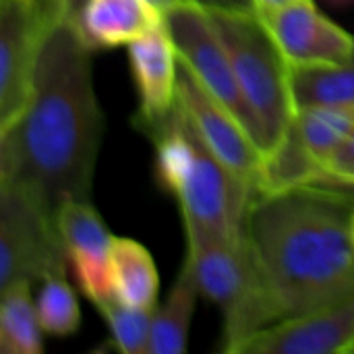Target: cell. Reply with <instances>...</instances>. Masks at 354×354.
I'll use <instances>...</instances> for the list:
<instances>
[{
    "label": "cell",
    "instance_id": "cell-26",
    "mask_svg": "<svg viewBox=\"0 0 354 354\" xmlns=\"http://www.w3.org/2000/svg\"><path fill=\"white\" fill-rule=\"evenodd\" d=\"M153 8H158L162 15L174 10V8H180V6H187V4H199L197 0H147Z\"/></svg>",
    "mask_w": 354,
    "mask_h": 354
},
{
    "label": "cell",
    "instance_id": "cell-7",
    "mask_svg": "<svg viewBox=\"0 0 354 354\" xmlns=\"http://www.w3.org/2000/svg\"><path fill=\"white\" fill-rule=\"evenodd\" d=\"M62 21V0H0V133L27 108L46 39Z\"/></svg>",
    "mask_w": 354,
    "mask_h": 354
},
{
    "label": "cell",
    "instance_id": "cell-15",
    "mask_svg": "<svg viewBox=\"0 0 354 354\" xmlns=\"http://www.w3.org/2000/svg\"><path fill=\"white\" fill-rule=\"evenodd\" d=\"M112 292L135 309H156L160 276L151 253L137 241L114 236L112 243Z\"/></svg>",
    "mask_w": 354,
    "mask_h": 354
},
{
    "label": "cell",
    "instance_id": "cell-8",
    "mask_svg": "<svg viewBox=\"0 0 354 354\" xmlns=\"http://www.w3.org/2000/svg\"><path fill=\"white\" fill-rule=\"evenodd\" d=\"M164 23L176 48L178 62L205 87L207 93H212L241 120L261 149L259 124L243 97L228 50L207 10L201 4H187L166 12Z\"/></svg>",
    "mask_w": 354,
    "mask_h": 354
},
{
    "label": "cell",
    "instance_id": "cell-18",
    "mask_svg": "<svg viewBox=\"0 0 354 354\" xmlns=\"http://www.w3.org/2000/svg\"><path fill=\"white\" fill-rule=\"evenodd\" d=\"M322 170L324 166L305 147L292 120V127L288 129L284 141L274 151L263 156L257 178V193L272 195L309 187Z\"/></svg>",
    "mask_w": 354,
    "mask_h": 354
},
{
    "label": "cell",
    "instance_id": "cell-2",
    "mask_svg": "<svg viewBox=\"0 0 354 354\" xmlns=\"http://www.w3.org/2000/svg\"><path fill=\"white\" fill-rule=\"evenodd\" d=\"M354 201L303 187L255 195L245 220L272 324L354 295Z\"/></svg>",
    "mask_w": 354,
    "mask_h": 354
},
{
    "label": "cell",
    "instance_id": "cell-29",
    "mask_svg": "<svg viewBox=\"0 0 354 354\" xmlns=\"http://www.w3.org/2000/svg\"><path fill=\"white\" fill-rule=\"evenodd\" d=\"M353 232H354V218H353Z\"/></svg>",
    "mask_w": 354,
    "mask_h": 354
},
{
    "label": "cell",
    "instance_id": "cell-4",
    "mask_svg": "<svg viewBox=\"0 0 354 354\" xmlns=\"http://www.w3.org/2000/svg\"><path fill=\"white\" fill-rule=\"evenodd\" d=\"M207 15L228 50L243 97L259 124L266 156L284 141L295 120L290 64L257 12L207 10Z\"/></svg>",
    "mask_w": 354,
    "mask_h": 354
},
{
    "label": "cell",
    "instance_id": "cell-12",
    "mask_svg": "<svg viewBox=\"0 0 354 354\" xmlns=\"http://www.w3.org/2000/svg\"><path fill=\"white\" fill-rule=\"evenodd\" d=\"M66 261L81 292L97 303L112 297V243L106 222L91 201H66L56 214Z\"/></svg>",
    "mask_w": 354,
    "mask_h": 354
},
{
    "label": "cell",
    "instance_id": "cell-27",
    "mask_svg": "<svg viewBox=\"0 0 354 354\" xmlns=\"http://www.w3.org/2000/svg\"><path fill=\"white\" fill-rule=\"evenodd\" d=\"M253 2H255V10H257V15H263V12H270V10H276V8L288 6V4L299 2V0H253Z\"/></svg>",
    "mask_w": 354,
    "mask_h": 354
},
{
    "label": "cell",
    "instance_id": "cell-9",
    "mask_svg": "<svg viewBox=\"0 0 354 354\" xmlns=\"http://www.w3.org/2000/svg\"><path fill=\"white\" fill-rule=\"evenodd\" d=\"M180 64V62H178ZM176 104L207 149L257 191L263 153L241 120L180 64Z\"/></svg>",
    "mask_w": 354,
    "mask_h": 354
},
{
    "label": "cell",
    "instance_id": "cell-10",
    "mask_svg": "<svg viewBox=\"0 0 354 354\" xmlns=\"http://www.w3.org/2000/svg\"><path fill=\"white\" fill-rule=\"evenodd\" d=\"M290 66L338 64L354 54V35L328 19L313 0L259 15Z\"/></svg>",
    "mask_w": 354,
    "mask_h": 354
},
{
    "label": "cell",
    "instance_id": "cell-25",
    "mask_svg": "<svg viewBox=\"0 0 354 354\" xmlns=\"http://www.w3.org/2000/svg\"><path fill=\"white\" fill-rule=\"evenodd\" d=\"M205 10H230V12H257L253 0H197Z\"/></svg>",
    "mask_w": 354,
    "mask_h": 354
},
{
    "label": "cell",
    "instance_id": "cell-28",
    "mask_svg": "<svg viewBox=\"0 0 354 354\" xmlns=\"http://www.w3.org/2000/svg\"><path fill=\"white\" fill-rule=\"evenodd\" d=\"M87 0H62V6H64V12H66V21H73L79 10L85 6Z\"/></svg>",
    "mask_w": 354,
    "mask_h": 354
},
{
    "label": "cell",
    "instance_id": "cell-23",
    "mask_svg": "<svg viewBox=\"0 0 354 354\" xmlns=\"http://www.w3.org/2000/svg\"><path fill=\"white\" fill-rule=\"evenodd\" d=\"M324 170L338 174V176H354V131L340 145V149L330 158V162L326 164Z\"/></svg>",
    "mask_w": 354,
    "mask_h": 354
},
{
    "label": "cell",
    "instance_id": "cell-11",
    "mask_svg": "<svg viewBox=\"0 0 354 354\" xmlns=\"http://www.w3.org/2000/svg\"><path fill=\"white\" fill-rule=\"evenodd\" d=\"M353 348L354 295L263 328L239 354H351Z\"/></svg>",
    "mask_w": 354,
    "mask_h": 354
},
{
    "label": "cell",
    "instance_id": "cell-20",
    "mask_svg": "<svg viewBox=\"0 0 354 354\" xmlns=\"http://www.w3.org/2000/svg\"><path fill=\"white\" fill-rule=\"evenodd\" d=\"M295 129L311 156L326 168L354 131V108L309 106L295 112Z\"/></svg>",
    "mask_w": 354,
    "mask_h": 354
},
{
    "label": "cell",
    "instance_id": "cell-24",
    "mask_svg": "<svg viewBox=\"0 0 354 354\" xmlns=\"http://www.w3.org/2000/svg\"><path fill=\"white\" fill-rule=\"evenodd\" d=\"M309 187L328 189V191L346 195V197H351L354 201V176H338V174H332V172H328V170H322L319 176H317Z\"/></svg>",
    "mask_w": 354,
    "mask_h": 354
},
{
    "label": "cell",
    "instance_id": "cell-5",
    "mask_svg": "<svg viewBox=\"0 0 354 354\" xmlns=\"http://www.w3.org/2000/svg\"><path fill=\"white\" fill-rule=\"evenodd\" d=\"M185 263L191 268L199 292L224 313L222 351L239 354L251 336L272 326L247 239L224 241L191 226H185Z\"/></svg>",
    "mask_w": 354,
    "mask_h": 354
},
{
    "label": "cell",
    "instance_id": "cell-19",
    "mask_svg": "<svg viewBox=\"0 0 354 354\" xmlns=\"http://www.w3.org/2000/svg\"><path fill=\"white\" fill-rule=\"evenodd\" d=\"M0 292V353L41 354L46 332L33 301V284L17 282Z\"/></svg>",
    "mask_w": 354,
    "mask_h": 354
},
{
    "label": "cell",
    "instance_id": "cell-17",
    "mask_svg": "<svg viewBox=\"0 0 354 354\" xmlns=\"http://www.w3.org/2000/svg\"><path fill=\"white\" fill-rule=\"evenodd\" d=\"M295 112L309 106L354 108V54L338 64L290 66Z\"/></svg>",
    "mask_w": 354,
    "mask_h": 354
},
{
    "label": "cell",
    "instance_id": "cell-14",
    "mask_svg": "<svg viewBox=\"0 0 354 354\" xmlns=\"http://www.w3.org/2000/svg\"><path fill=\"white\" fill-rule=\"evenodd\" d=\"M162 21L164 15L147 0H87L71 23L95 52L129 46Z\"/></svg>",
    "mask_w": 354,
    "mask_h": 354
},
{
    "label": "cell",
    "instance_id": "cell-30",
    "mask_svg": "<svg viewBox=\"0 0 354 354\" xmlns=\"http://www.w3.org/2000/svg\"><path fill=\"white\" fill-rule=\"evenodd\" d=\"M351 354H354V348H353V353H351Z\"/></svg>",
    "mask_w": 354,
    "mask_h": 354
},
{
    "label": "cell",
    "instance_id": "cell-13",
    "mask_svg": "<svg viewBox=\"0 0 354 354\" xmlns=\"http://www.w3.org/2000/svg\"><path fill=\"white\" fill-rule=\"evenodd\" d=\"M129 62L139 95L135 124L143 129L166 118L176 106L180 64L164 21L129 44Z\"/></svg>",
    "mask_w": 354,
    "mask_h": 354
},
{
    "label": "cell",
    "instance_id": "cell-6",
    "mask_svg": "<svg viewBox=\"0 0 354 354\" xmlns=\"http://www.w3.org/2000/svg\"><path fill=\"white\" fill-rule=\"evenodd\" d=\"M68 268L56 218L25 189L0 180V290L39 284Z\"/></svg>",
    "mask_w": 354,
    "mask_h": 354
},
{
    "label": "cell",
    "instance_id": "cell-3",
    "mask_svg": "<svg viewBox=\"0 0 354 354\" xmlns=\"http://www.w3.org/2000/svg\"><path fill=\"white\" fill-rule=\"evenodd\" d=\"M143 131L156 145L158 183L176 197L185 226L224 241H241L257 191L207 149L178 104Z\"/></svg>",
    "mask_w": 354,
    "mask_h": 354
},
{
    "label": "cell",
    "instance_id": "cell-22",
    "mask_svg": "<svg viewBox=\"0 0 354 354\" xmlns=\"http://www.w3.org/2000/svg\"><path fill=\"white\" fill-rule=\"evenodd\" d=\"M39 324L46 334L56 338L73 336L81 326V309L73 286L66 282L64 274L50 276L39 282V292L35 299Z\"/></svg>",
    "mask_w": 354,
    "mask_h": 354
},
{
    "label": "cell",
    "instance_id": "cell-21",
    "mask_svg": "<svg viewBox=\"0 0 354 354\" xmlns=\"http://www.w3.org/2000/svg\"><path fill=\"white\" fill-rule=\"evenodd\" d=\"M93 307L102 313L112 344L122 354H149L153 309H135L120 303L114 295L106 297Z\"/></svg>",
    "mask_w": 354,
    "mask_h": 354
},
{
    "label": "cell",
    "instance_id": "cell-16",
    "mask_svg": "<svg viewBox=\"0 0 354 354\" xmlns=\"http://www.w3.org/2000/svg\"><path fill=\"white\" fill-rule=\"evenodd\" d=\"M199 295L201 292L191 274V268L183 263L166 301L153 309L149 354L187 353L191 322Z\"/></svg>",
    "mask_w": 354,
    "mask_h": 354
},
{
    "label": "cell",
    "instance_id": "cell-1",
    "mask_svg": "<svg viewBox=\"0 0 354 354\" xmlns=\"http://www.w3.org/2000/svg\"><path fill=\"white\" fill-rule=\"evenodd\" d=\"M91 52L71 21L58 23L27 108L0 133V180L25 189L54 218L66 201H91L104 129Z\"/></svg>",
    "mask_w": 354,
    "mask_h": 354
}]
</instances>
